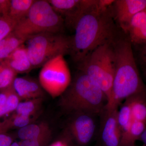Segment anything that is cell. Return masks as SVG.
I'll return each instance as SVG.
<instances>
[{
	"instance_id": "1",
	"label": "cell",
	"mask_w": 146,
	"mask_h": 146,
	"mask_svg": "<svg viewBox=\"0 0 146 146\" xmlns=\"http://www.w3.org/2000/svg\"><path fill=\"white\" fill-rule=\"evenodd\" d=\"M110 7L102 6L99 0L77 21L73 28L74 35L70 38V53L75 62L78 63L98 47L114 42V17Z\"/></svg>"
},
{
	"instance_id": "14",
	"label": "cell",
	"mask_w": 146,
	"mask_h": 146,
	"mask_svg": "<svg viewBox=\"0 0 146 146\" xmlns=\"http://www.w3.org/2000/svg\"><path fill=\"white\" fill-rule=\"evenodd\" d=\"M18 138L21 141L27 140H42L48 142L51 135L48 125L44 123H32L19 129L18 131Z\"/></svg>"
},
{
	"instance_id": "11",
	"label": "cell",
	"mask_w": 146,
	"mask_h": 146,
	"mask_svg": "<svg viewBox=\"0 0 146 146\" xmlns=\"http://www.w3.org/2000/svg\"><path fill=\"white\" fill-rule=\"evenodd\" d=\"M112 7L113 17L126 32L133 16L146 8V0H116Z\"/></svg>"
},
{
	"instance_id": "18",
	"label": "cell",
	"mask_w": 146,
	"mask_h": 146,
	"mask_svg": "<svg viewBox=\"0 0 146 146\" xmlns=\"http://www.w3.org/2000/svg\"><path fill=\"white\" fill-rule=\"evenodd\" d=\"M146 128V122L134 121L128 130L123 135L120 146H129L139 139Z\"/></svg>"
},
{
	"instance_id": "15",
	"label": "cell",
	"mask_w": 146,
	"mask_h": 146,
	"mask_svg": "<svg viewBox=\"0 0 146 146\" xmlns=\"http://www.w3.org/2000/svg\"><path fill=\"white\" fill-rule=\"evenodd\" d=\"M126 100L130 105L133 119L146 122V91L135 94Z\"/></svg>"
},
{
	"instance_id": "10",
	"label": "cell",
	"mask_w": 146,
	"mask_h": 146,
	"mask_svg": "<svg viewBox=\"0 0 146 146\" xmlns=\"http://www.w3.org/2000/svg\"><path fill=\"white\" fill-rule=\"evenodd\" d=\"M69 126L70 131L76 141L81 145H86L94 137L96 129V117L98 115L80 112L73 114Z\"/></svg>"
},
{
	"instance_id": "28",
	"label": "cell",
	"mask_w": 146,
	"mask_h": 146,
	"mask_svg": "<svg viewBox=\"0 0 146 146\" xmlns=\"http://www.w3.org/2000/svg\"><path fill=\"white\" fill-rule=\"evenodd\" d=\"M7 96V89L0 93V117L7 114L6 109Z\"/></svg>"
},
{
	"instance_id": "26",
	"label": "cell",
	"mask_w": 146,
	"mask_h": 146,
	"mask_svg": "<svg viewBox=\"0 0 146 146\" xmlns=\"http://www.w3.org/2000/svg\"><path fill=\"white\" fill-rule=\"evenodd\" d=\"M32 118L29 116L16 115L13 118L12 125L13 126L21 129L32 123Z\"/></svg>"
},
{
	"instance_id": "25",
	"label": "cell",
	"mask_w": 146,
	"mask_h": 146,
	"mask_svg": "<svg viewBox=\"0 0 146 146\" xmlns=\"http://www.w3.org/2000/svg\"><path fill=\"white\" fill-rule=\"evenodd\" d=\"M146 23V8L136 13L131 19L126 32Z\"/></svg>"
},
{
	"instance_id": "9",
	"label": "cell",
	"mask_w": 146,
	"mask_h": 146,
	"mask_svg": "<svg viewBox=\"0 0 146 146\" xmlns=\"http://www.w3.org/2000/svg\"><path fill=\"white\" fill-rule=\"evenodd\" d=\"M118 108L106 107L101 113L100 138L104 146H120L121 133L117 121Z\"/></svg>"
},
{
	"instance_id": "32",
	"label": "cell",
	"mask_w": 146,
	"mask_h": 146,
	"mask_svg": "<svg viewBox=\"0 0 146 146\" xmlns=\"http://www.w3.org/2000/svg\"><path fill=\"white\" fill-rule=\"evenodd\" d=\"M139 139L143 143L144 145L146 146V128Z\"/></svg>"
},
{
	"instance_id": "6",
	"label": "cell",
	"mask_w": 146,
	"mask_h": 146,
	"mask_svg": "<svg viewBox=\"0 0 146 146\" xmlns=\"http://www.w3.org/2000/svg\"><path fill=\"white\" fill-rule=\"evenodd\" d=\"M26 42L29 57L33 68L43 66L58 56L70 54V38L61 33L36 35Z\"/></svg>"
},
{
	"instance_id": "2",
	"label": "cell",
	"mask_w": 146,
	"mask_h": 146,
	"mask_svg": "<svg viewBox=\"0 0 146 146\" xmlns=\"http://www.w3.org/2000/svg\"><path fill=\"white\" fill-rule=\"evenodd\" d=\"M115 71L111 98L106 107L118 108L120 103L135 94L146 91L139 74L130 41L113 43Z\"/></svg>"
},
{
	"instance_id": "36",
	"label": "cell",
	"mask_w": 146,
	"mask_h": 146,
	"mask_svg": "<svg viewBox=\"0 0 146 146\" xmlns=\"http://www.w3.org/2000/svg\"><path fill=\"white\" fill-rule=\"evenodd\" d=\"M0 17H1V16H0Z\"/></svg>"
},
{
	"instance_id": "4",
	"label": "cell",
	"mask_w": 146,
	"mask_h": 146,
	"mask_svg": "<svg viewBox=\"0 0 146 146\" xmlns=\"http://www.w3.org/2000/svg\"><path fill=\"white\" fill-rule=\"evenodd\" d=\"M63 18L48 1H35L25 18L18 22L14 33L26 42L31 36L46 33H60L64 28Z\"/></svg>"
},
{
	"instance_id": "21",
	"label": "cell",
	"mask_w": 146,
	"mask_h": 146,
	"mask_svg": "<svg viewBox=\"0 0 146 146\" xmlns=\"http://www.w3.org/2000/svg\"><path fill=\"white\" fill-rule=\"evenodd\" d=\"M42 100V98L34 99L21 102L16 110V115L31 117L39 110Z\"/></svg>"
},
{
	"instance_id": "22",
	"label": "cell",
	"mask_w": 146,
	"mask_h": 146,
	"mask_svg": "<svg viewBox=\"0 0 146 146\" xmlns=\"http://www.w3.org/2000/svg\"><path fill=\"white\" fill-rule=\"evenodd\" d=\"M17 23L9 16L0 17V41L13 31Z\"/></svg>"
},
{
	"instance_id": "12",
	"label": "cell",
	"mask_w": 146,
	"mask_h": 146,
	"mask_svg": "<svg viewBox=\"0 0 146 146\" xmlns=\"http://www.w3.org/2000/svg\"><path fill=\"white\" fill-rule=\"evenodd\" d=\"M12 87L21 100L42 98L44 91L39 81L27 77H16Z\"/></svg>"
},
{
	"instance_id": "27",
	"label": "cell",
	"mask_w": 146,
	"mask_h": 146,
	"mask_svg": "<svg viewBox=\"0 0 146 146\" xmlns=\"http://www.w3.org/2000/svg\"><path fill=\"white\" fill-rule=\"evenodd\" d=\"M138 45L139 46L138 52L139 61L143 70L146 71V43Z\"/></svg>"
},
{
	"instance_id": "17",
	"label": "cell",
	"mask_w": 146,
	"mask_h": 146,
	"mask_svg": "<svg viewBox=\"0 0 146 146\" xmlns=\"http://www.w3.org/2000/svg\"><path fill=\"white\" fill-rule=\"evenodd\" d=\"M35 1L34 0H11L9 16L18 23L26 17Z\"/></svg>"
},
{
	"instance_id": "35",
	"label": "cell",
	"mask_w": 146,
	"mask_h": 146,
	"mask_svg": "<svg viewBox=\"0 0 146 146\" xmlns=\"http://www.w3.org/2000/svg\"><path fill=\"white\" fill-rule=\"evenodd\" d=\"M144 73H145V76L146 77V71H144Z\"/></svg>"
},
{
	"instance_id": "3",
	"label": "cell",
	"mask_w": 146,
	"mask_h": 146,
	"mask_svg": "<svg viewBox=\"0 0 146 146\" xmlns=\"http://www.w3.org/2000/svg\"><path fill=\"white\" fill-rule=\"evenodd\" d=\"M60 97V107L72 115L86 112L100 116L107 103V98L100 87L80 71Z\"/></svg>"
},
{
	"instance_id": "19",
	"label": "cell",
	"mask_w": 146,
	"mask_h": 146,
	"mask_svg": "<svg viewBox=\"0 0 146 146\" xmlns=\"http://www.w3.org/2000/svg\"><path fill=\"white\" fill-rule=\"evenodd\" d=\"M117 121L122 137L129 129L133 121H135L132 117L130 105L127 100H125L119 110H118Z\"/></svg>"
},
{
	"instance_id": "8",
	"label": "cell",
	"mask_w": 146,
	"mask_h": 146,
	"mask_svg": "<svg viewBox=\"0 0 146 146\" xmlns=\"http://www.w3.org/2000/svg\"><path fill=\"white\" fill-rule=\"evenodd\" d=\"M52 8L63 18L65 24L74 28L80 16L97 5L99 0H49Z\"/></svg>"
},
{
	"instance_id": "23",
	"label": "cell",
	"mask_w": 146,
	"mask_h": 146,
	"mask_svg": "<svg viewBox=\"0 0 146 146\" xmlns=\"http://www.w3.org/2000/svg\"><path fill=\"white\" fill-rule=\"evenodd\" d=\"M131 43L137 45L146 43V23L127 31Z\"/></svg>"
},
{
	"instance_id": "33",
	"label": "cell",
	"mask_w": 146,
	"mask_h": 146,
	"mask_svg": "<svg viewBox=\"0 0 146 146\" xmlns=\"http://www.w3.org/2000/svg\"><path fill=\"white\" fill-rule=\"evenodd\" d=\"M50 146H67V145L62 141H58L55 142Z\"/></svg>"
},
{
	"instance_id": "29",
	"label": "cell",
	"mask_w": 146,
	"mask_h": 146,
	"mask_svg": "<svg viewBox=\"0 0 146 146\" xmlns=\"http://www.w3.org/2000/svg\"><path fill=\"white\" fill-rule=\"evenodd\" d=\"M11 5V1L0 0V16H9Z\"/></svg>"
},
{
	"instance_id": "16",
	"label": "cell",
	"mask_w": 146,
	"mask_h": 146,
	"mask_svg": "<svg viewBox=\"0 0 146 146\" xmlns=\"http://www.w3.org/2000/svg\"><path fill=\"white\" fill-rule=\"evenodd\" d=\"M25 40L19 37L14 32L0 41V62L4 61L21 45L23 44Z\"/></svg>"
},
{
	"instance_id": "5",
	"label": "cell",
	"mask_w": 146,
	"mask_h": 146,
	"mask_svg": "<svg viewBox=\"0 0 146 146\" xmlns=\"http://www.w3.org/2000/svg\"><path fill=\"white\" fill-rule=\"evenodd\" d=\"M113 43L98 47L78 63L79 70L94 80L104 92L107 103L111 98L115 71Z\"/></svg>"
},
{
	"instance_id": "30",
	"label": "cell",
	"mask_w": 146,
	"mask_h": 146,
	"mask_svg": "<svg viewBox=\"0 0 146 146\" xmlns=\"http://www.w3.org/2000/svg\"><path fill=\"white\" fill-rule=\"evenodd\" d=\"M46 141L39 140H27L21 141L19 143L20 146H43Z\"/></svg>"
},
{
	"instance_id": "7",
	"label": "cell",
	"mask_w": 146,
	"mask_h": 146,
	"mask_svg": "<svg viewBox=\"0 0 146 146\" xmlns=\"http://www.w3.org/2000/svg\"><path fill=\"white\" fill-rule=\"evenodd\" d=\"M42 67L39 76V82L42 88L53 98L60 96L72 80L64 56H58Z\"/></svg>"
},
{
	"instance_id": "34",
	"label": "cell",
	"mask_w": 146,
	"mask_h": 146,
	"mask_svg": "<svg viewBox=\"0 0 146 146\" xmlns=\"http://www.w3.org/2000/svg\"><path fill=\"white\" fill-rule=\"evenodd\" d=\"M11 146H20L19 143H16V142H14L11 144Z\"/></svg>"
},
{
	"instance_id": "31",
	"label": "cell",
	"mask_w": 146,
	"mask_h": 146,
	"mask_svg": "<svg viewBox=\"0 0 146 146\" xmlns=\"http://www.w3.org/2000/svg\"><path fill=\"white\" fill-rule=\"evenodd\" d=\"M12 142L10 136L3 133H0V146H11Z\"/></svg>"
},
{
	"instance_id": "24",
	"label": "cell",
	"mask_w": 146,
	"mask_h": 146,
	"mask_svg": "<svg viewBox=\"0 0 146 146\" xmlns=\"http://www.w3.org/2000/svg\"><path fill=\"white\" fill-rule=\"evenodd\" d=\"M7 96L6 101V113L16 110L21 99L13 89L12 86L7 89Z\"/></svg>"
},
{
	"instance_id": "20",
	"label": "cell",
	"mask_w": 146,
	"mask_h": 146,
	"mask_svg": "<svg viewBox=\"0 0 146 146\" xmlns=\"http://www.w3.org/2000/svg\"><path fill=\"white\" fill-rule=\"evenodd\" d=\"M16 75L4 61L0 62V90L4 91L11 87Z\"/></svg>"
},
{
	"instance_id": "13",
	"label": "cell",
	"mask_w": 146,
	"mask_h": 146,
	"mask_svg": "<svg viewBox=\"0 0 146 146\" xmlns=\"http://www.w3.org/2000/svg\"><path fill=\"white\" fill-rule=\"evenodd\" d=\"M16 74L28 72L33 69L27 47L21 45L4 60Z\"/></svg>"
}]
</instances>
